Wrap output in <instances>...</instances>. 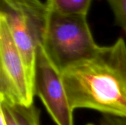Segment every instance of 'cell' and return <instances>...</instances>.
I'll return each instance as SVG.
<instances>
[{
    "instance_id": "2",
    "label": "cell",
    "mask_w": 126,
    "mask_h": 125,
    "mask_svg": "<svg viewBox=\"0 0 126 125\" xmlns=\"http://www.w3.org/2000/svg\"><path fill=\"white\" fill-rule=\"evenodd\" d=\"M99 47L93 38L87 15H66L49 9L43 49L61 73L92 57Z\"/></svg>"
},
{
    "instance_id": "8",
    "label": "cell",
    "mask_w": 126,
    "mask_h": 125,
    "mask_svg": "<svg viewBox=\"0 0 126 125\" xmlns=\"http://www.w3.org/2000/svg\"><path fill=\"white\" fill-rule=\"evenodd\" d=\"M110 6L115 24L120 27L126 35V0H106Z\"/></svg>"
},
{
    "instance_id": "3",
    "label": "cell",
    "mask_w": 126,
    "mask_h": 125,
    "mask_svg": "<svg viewBox=\"0 0 126 125\" xmlns=\"http://www.w3.org/2000/svg\"><path fill=\"white\" fill-rule=\"evenodd\" d=\"M48 17L49 8L41 0H0V18L21 55L33 93L36 54L44 43Z\"/></svg>"
},
{
    "instance_id": "6",
    "label": "cell",
    "mask_w": 126,
    "mask_h": 125,
    "mask_svg": "<svg viewBox=\"0 0 126 125\" xmlns=\"http://www.w3.org/2000/svg\"><path fill=\"white\" fill-rule=\"evenodd\" d=\"M92 0H47L49 10L66 15H87Z\"/></svg>"
},
{
    "instance_id": "10",
    "label": "cell",
    "mask_w": 126,
    "mask_h": 125,
    "mask_svg": "<svg viewBox=\"0 0 126 125\" xmlns=\"http://www.w3.org/2000/svg\"><path fill=\"white\" fill-rule=\"evenodd\" d=\"M100 125H126V117L103 114Z\"/></svg>"
},
{
    "instance_id": "11",
    "label": "cell",
    "mask_w": 126,
    "mask_h": 125,
    "mask_svg": "<svg viewBox=\"0 0 126 125\" xmlns=\"http://www.w3.org/2000/svg\"><path fill=\"white\" fill-rule=\"evenodd\" d=\"M0 118H1V117H0ZM0 119H1V125H5V123H4V120H3V119L1 118Z\"/></svg>"
},
{
    "instance_id": "4",
    "label": "cell",
    "mask_w": 126,
    "mask_h": 125,
    "mask_svg": "<svg viewBox=\"0 0 126 125\" xmlns=\"http://www.w3.org/2000/svg\"><path fill=\"white\" fill-rule=\"evenodd\" d=\"M34 96L21 55L6 23L0 18V102L30 105Z\"/></svg>"
},
{
    "instance_id": "12",
    "label": "cell",
    "mask_w": 126,
    "mask_h": 125,
    "mask_svg": "<svg viewBox=\"0 0 126 125\" xmlns=\"http://www.w3.org/2000/svg\"><path fill=\"white\" fill-rule=\"evenodd\" d=\"M93 125V124H87V125Z\"/></svg>"
},
{
    "instance_id": "1",
    "label": "cell",
    "mask_w": 126,
    "mask_h": 125,
    "mask_svg": "<svg viewBox=\"0 0 126 125\" xmlns=\"http://www.w3.org/2000/svg\"><path fill=\"white\" fill-rule=\"evenodd\" d=\"M73 110L87 108L126 118V43L118 38L61 73Z\"/></svg>"
},
{
    "instance_id": "9",
    "label": "cell",
    "mask_w": 126,
    "mask_h": 125,
    "mask_svg": "<svg viewBox=\"0 0 126 125\" xmlns=\"http://www.w3.org/2000/svg\"><path fill=\"white\" fill-rule=\"evenodd\" d=\"M0 117L3 119L5 125H19L8 104L0 102Z\"/></svg>"
},
{
    "instance_id": "7",
    "label": "cell",
    "mask_w": 126,
    "mask_h": 125,
    "mask_svg": "<svg viewBox=\"0 0 126 125\" xmlns=\"http://www.w3.org/2000/svg\"><path fill=\"white\" fill-rule=\"evenodd\" d=\"M9 106L19 125H41L40 111L34 104L30 105H9Z\"/></svg>"
},
{
    "instance_id": "5",
    "label": "cell",
    "mask_w": 126,
    "mask_h": 125,
    "mask_svg": "<svg viewBox=\"0 0 126 125\" xmlns=\"http://www.w3.org/2000/svg\"><path fill=\"white\" fill-rule=\"evenodd\" d=\"M34 94L38 97L56 125H74L73 112L63 85L61 73L47 56L43 46L38 48Z\"/></svg>"
}]
</instances>
